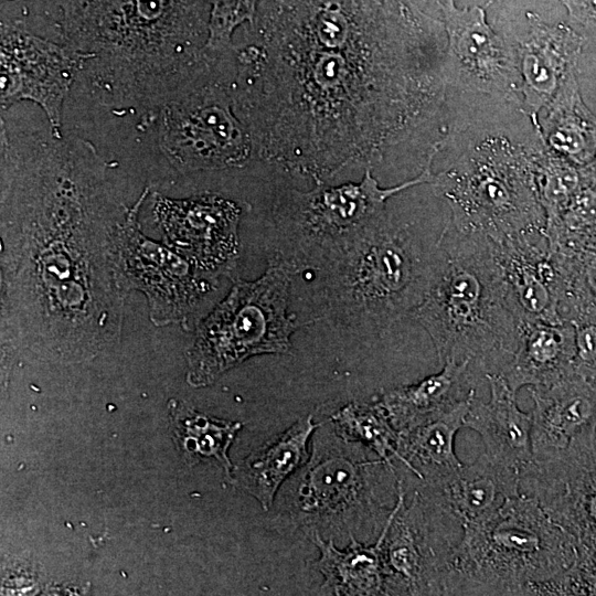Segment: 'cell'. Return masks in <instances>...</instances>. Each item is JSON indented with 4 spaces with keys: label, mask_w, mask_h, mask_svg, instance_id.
Listing matches in <instances>:
<instances>
[{
    "label": "cell",
    "mask_w": 596,
    "mask_h": 596,
    "mask_svg": "<svg viewBox=\"0 0 596 596\" xmlns=\"http://www.w3.org/2000/svg\"><path fill=\"white\" fill-rule=\"evenodd\" d=\"M485 377L490 397L487 402L472 398L465 427L479 434L491 459L521 472L532 461L531 412L519 408L517 393L502 374L487 373Z\"/></svg>",
    "instance_id": "20"
},
{
    "label": "cell",
    "mask_w": 596,
    "mask_h": 596,
    "mask_svg": "<svg viewBox=\"0 0 596 596\" xmlns=\"http://www.w3.org/2000/svg\"><path fill=\"white\" fill-rule=\"evenodd\" d=\"M544 108L538 139L578 167L589 163L596 155V117L581 96L576 71Z\"/></svg>",
    "instance_id": "26"
},
{
    "label": "cell",
    "mask_w": 596,
    "mask_h": 596,
    "mask_svg": "<svg viewBox=\"0 0 596 596\" xmlns=\"http://www.w3.org/2000/svg\"><path fill=\"white\" fill-rule=\"evenodd\" d=\"M296 273L274 255L255 280H233L227 296L195 327L185 351L187 381L194 387L215 382L251 356L286 354L301 322L288 312L289 292Z\"/></svg>",
    "instance_id": "9"
},
{
    "label": "cell",
    "mask_w": 596,
    "mask_h": 596,
    "mask_svg": "<svg viewBox=\"0 0 596 596\" xmlns=\"http://www.w3.org/2000/svg\"><path fill=\"white\" fill-rule=\"evenodd\" d=\"M236 51L205 54L188 78L145 117L160 150L182 173L241 169L259 159L235 107Z\"/></svg>",
    "instance_id": "8"
},
{
    "label": "cell",
    "mask_w": 596,
    "mask_h": 596,
    "mask_svg": "<svg viewBox=\"0 0 596 596\" xmlns=\"http://www.w3.org/2000/svg\"><path fill=\"white\" fill-rule=\"evenodd\" d=\"M319 424L312 414L302 416L240 461L230 480L268 511L281 486L307 462L308 446Z\"/></svg>",
    "instance_id": "21"
},
{
    "label": "cell",
    "mask_w": 596,
    "mask_h": 596,
    "mask_svg": "<svg viewBox=\"0 0 596 596\" xmlns=\"http://www.w3.org/2000/svg\"><path fill=\"white\" fill-rule=\"evenodd\" d=\"M383 536L382 530L372 544L350 536L349 545L339 549L332 539L324 540L319 534L309 535L308 539L319 551V557L313 566L323 576L321 594L386 595L382 556Z\"/></svg>",
    "instance_id": "25"
},
{
    "label": "cell",
    "mask_w": 596,
    "mask_h": 596,
    "mask_svg": "<svg viewBox=\"0 0 596 596\" xmlns=\"http://www.w3.org/2000/svg\"><path fill=\"white\" fill-rule=\"evenodd\" d=\"M532 462L552 460L596 439V382L575 371L547 385L529 387Z\"/></svg>",
    "instance_id": "17"
},
{
    "label": "cell",
    "mask_w": 596,
    "mask_h": 596,
    "mask_svg": "<svg viewBox=\"0 0 596 596\" xmlns=\"http://www.w3.org/2000/svg\"><path fill=\"white\" fill-rule=\"evenodd\" d=\"M572 19L596 33V0H562Z\"/></svg>",
    "instance_id": "30"
},
{
    "label": "cell",
    "mask_w": 596,
    "mask_h": 596,
    "mask_svg": "<svg viewBox=\"0 0 596 596\" xmlns=\"http://www.w3.org/2000/svg\"><path fill=\"white\" fill-rule=\"evenodd\" d=\"M87 55L71 47L6 28L0 47V105L3 113L18 102L38 104L51 134L61 138L64 99Z\"/></svg>",
    "instance_id": "14"
},
{
    "label": "cell",
    "mask_w": 596,
    "mask_h": 596,
    "mask_svg": "<svg viewBox=\"0 0 596 596\" xmlns=\"http://www.w3.org/2000/svg\"><path fill=\"white\" fill-rule=\"evenodd\" d=\"M153 221L162 242L219 279L236 278L242 207L216 193L172 199L151 194Z\"/></svg>",
    "instance_id": "13"
},
{
    "label": "cell",
    "mask_w": 596,
    "mask_h": 596,
    "mask_svg": "<svg viewBox=\"0 0 596 596\" xmlns=\"http://www.w3.org/2000/svg\"><path fill=\"white\" fill-rule=\"evenodd\" d=\"M329 418L343 439L361 443L390 464L396 460L398 432L379 398L372 403L350 402Z\"/></svg>",
    "instance_id": "28"
},
{
    "label": "cell",
    "mask_w": 596,
    "mask_h": 596,
    "mask_svg": "<svg viewBox=\"0 0 596 596\" xmlns=\"http://www.w3.org/2000/svg\"><path fill=\"white\" fill-rule=\"evenodd\" d=\"M441 147L435 142L422 172L394 187H380L372 175V168H366L359 183L331 185L315 182L308 191L286 189L278 193L272 207L278 241L275 255L295 273L318 270L387 215L390 198L419 184H432L435 175L433 161Z\"/></svg>",
    "instance_id": "10"
},
{
    "label": "cell",
    "mask_w": 596,
    "mask_h": 596,
    "mask_svg": "<svg viewBox=\"0 0 596 596\" xmlns=\"http://www.w3.org/2000/svg\"><path fill=\"white\" fill-rule=\"evenodd\" d=\"M147 187L130 206L116 237V258L120 281L129 294L145 295L149 319L157 327L179 324L191 330L198 313L217 288L215 279L170 246L143 234L139 222L141 205L149 195Z\"/></svg>",
    "instance_id": "11"
},
{
    "label": "cell",
    "mask_w": 596,
    "mask_h": 596,
    "mask_svg": "<svg viewBox=\"0 0 596 596\" xmlns=\"http://www.w3.org/2000/svg\"><path fill=\"white\" fill-rule=\"evenodd\" d=\"M306 10L235 47V107L259 160L327 182L372 168L439 114L446 44L406 18Z\"/></svg>",
    "instance_id": "1"
},
{
    "label": "cell",
    "mask_w": 596,
    "mask_h": 596,
    "mask_svg": "<svg viewBox=\"0 0 596 596\" xmlns=\"http://www.w3.org/2000/svg\"><path fill=\"white\" fill-rule=\"evenodd\" d=\"M485 8L459 9L444 0L447 44L444 73L447 85L499 96L519 106L515 47L498 35L486 20Z\"/></svg>",
    "instance_id": "15"
},
{
    "label": "cell",
    "mask_w": 596,
    "mask_h": 596,
    "mask_svg": "<svg viewBox=\"0 0 596 596\" xmlns=\"http://www.w3.org/2000/svg\"><path fill=\"white\" fill-rule=\"evenodd\" d=\"M404 480L383 526L386 595H441L446 563L462 532L460 520L416 490L405 504Z\"/></svg>",
    "instance_id": "12"
},
{
    "label": "cell",
    "mask_w": 596,
    "mask_h": 596,
    "mask_svg": "<svg viewBox=\"0 0 596 596\" xmlns=\"http://www.w3.org/2000/svg\"><path fill=\"white\" fill-rule=\"evenodd\" d=\"M172 403L173 432L183 458L189 465L213 459L231 479L233 468L227 451L242 424L211 417L184 402Z\"/></svg>",
    "instance_id": "27"
},
{
    "label": "cell",
    "mask_w": 596,
    "mask_h": 596,
    "mask_svg": "<svg viewBox=\"0 0 596 596\" xmlns=\"http://www.w3.org/2000/svg\"><path fill=\"white\" fill-rule=\"evenodd\" d=\"M462 528L441 595H553L575 560L573 538L524 493Z\"/></svg>",
    "instance_id": "5"
},
{
    "label": "cell",
    "mask_w": 596,
    "mask_h": 596,
    "mask_svg": "<svg viewBox=\"0 0 596 596\" xmlns=\"http://www.w3.org/2000/svg\"><path fill=\"white\" fill-rule=\"evenodd\" d=\"M520 470L491 459L486 453L438 483L417 482L426 499L453 512L464 524L489 517L509 499L521 494Z\"/></svg>",
    "instance_id": "19"
},
{
    "label": "cell",
    "mask_w": 596,
    "mask_h": 596,
    "mask_svg": "<svg viewBox=\"0 0 596 596\" xmlns=\"http://www.w3.org/2000/svg\"><path fill=\"white\" fill-rule=\"evenodd\" d=\"M107 168L88 141H13L1 124V342L31 360L81 363L119 342L128 206Z\"/></svg>",
    "instance_id": "2"
},
{
    "label": "cell",
    "mask_w": 596,
    "mask_h": 596,
    "mask_svg": "<svg viewBox=\"0 0 596 596\" xmlns=\"http://www.w3.org/2000/svg\"><path fill=\"white\" fill-rule=\"evenodd\" d=\"M436 264V245L424 249L386 215L316 270L323 311L341 327L384 331L423 301Z\"/></svg>",
    "instance_id": "6"
},
{
    "label": "cell",
    "mask_w": 596,
    "mask_h": 596,
    "mask_svg": "<svg viewBox=\"0 0 596 596\" xmlns=\"http://www.w3.org/2000/svg\"><path fill=\"white\" fill-rule=\"evenodd\" d=\"M581 181V167L541 142L535 163V184L545 214V226L560 220Z\"/></svg>",
    "instance_id": "29"
},
{
    "label": "cell",
    "mask_w": 596,
    "mask_h": 596,
    "mask_svg": "<svg viewBox=\"0 0 596 596\" xmlns=\"http://www.w3.org/2000/svg\"><path fill=\"white\" fill-rule=\"evenodd\" d=\"M436 269L411 313L429 334L439 363L471 361L501 373L514 353L520 321L508 300L491 241L447 224L435 243Z\"/></svg>",
    "instance_id": "3"
},
{
    "label": "cell",
    "mask_w": 596,
    "mask_h": 596,
    "mask_svg": "<svg viewBox=\"0 0 596 596\" xmlns=\"http://www.w3.org/2000/svg\"><path fill=\"white\" fill-rule=\"evenodd\" d=\"M397 493L394 464L343 439L328 418L313 432L307 462L281 486L275 502L278 519L307 536L366 541L382 531Z\"/></svg>",
    "instance_id": "4"
},
{
    "label": "cell",
    "mask_w": 596,
    "mask_h": 596,
    "mask_svg": "<svg viewBox=\"0 0 596 596\" xmlns=\"http://www.w3.org/2000/svg\"><path fill=\"white\" fill-rule=\"evenodd\" d=\"M586 167H588L590 170L596 172V155H595L594 159L589 163L586 164Z\"/></svg>",
    "instance_id": "31"
},
{
    "label": "cell",
    "mask_w": 596,
    "mask_h": 596,
    "mask_svg": "<svg viewBox=\"0 0 596 596\" xmlns=\"http://www.w3.org/2000/svg\"><path fill=\"white\" fill-rule=\"evenodd\" d=\"M471 361L448 360L417 383L383 391L379 401L397 432L434 419L476 395Z\"/></svg>",
    "instance_id": "23"
},
{
    "label": "cell",
    "mask_w": 596,
    "mask_h": 596,
    "mask_svg": "<svg viewBox=\"0 0 596 596\" xmlns=\"http://www.w3.org/2000/svg\"><path fill=\"white\" fill-rule=\"evenodd\" d=\"M475 396L434 419L398 432L396 460L418 482H443L462 466L455 453V438L465 427V417Z\"/></svg>",
    "instance_id": "24"
},
{
    "label": "cell",
    "mask_w": 596,
    "mask_h": 596,
    "mask_svg": "<svg viewBox=\"0 0 596 596\" xmlns=\"http://www.w3.org/2000/svg\"><path fill=\"white\" fill-rule=\"evenodd\" d=\"M491 247L508 300L520 324L562 322L563 280L545 232L509 235L491 241Z\"/></svg>",
    "instance_id": "16"
},
{
    "label": "cell",
    "mask_w": 596,
    "mask_h": 596,
    "mask_svg": "<svg viewBox=\"0 0 596 596\" xmlns=\"http://www.w3.org/2000/svg\"><path fill=\"white\" fill-rule=\"evenodd\" d=\"M572 323L522 322L518 345L502 374L517 393L523 386H547L575 371Z\"/></svg>",
    "instance_id": "22"
},
{
    "label": "cell",
    "mask_w": 596,
    "mask_h": 596,
    "mask_svg": "<svg viewBox=\"0 0 596 596\" xmlns=\"http://www.w3.org/2000/svg\"><path fill=\"white\" fill-rule=\"evenodd\" d=\"M536 143L503 135L473 141L432 187L448 204V222L458 232L500 241L505 236L545 230V214L535 184Z\"/></svg>",
    "instance_id": "7"
},
{
    "label": "cell",
    "mask_w": 596,
    "mask_h": 596,
    "mask_svg": "<svg viewBox=\"0 0 596 596\" xmlns=\"http://www.w3.org/2000/svg\"><path fill=\"white\" fill-rule=\"evenodd\" d=\"M529 29L515 47L519 70V107L534 128L539 113L554 97L566 77L576 71L584 39L563 23L547 24L528 13Z\"/></svg>",
    "instance_id": "18"
}]
</instances>
